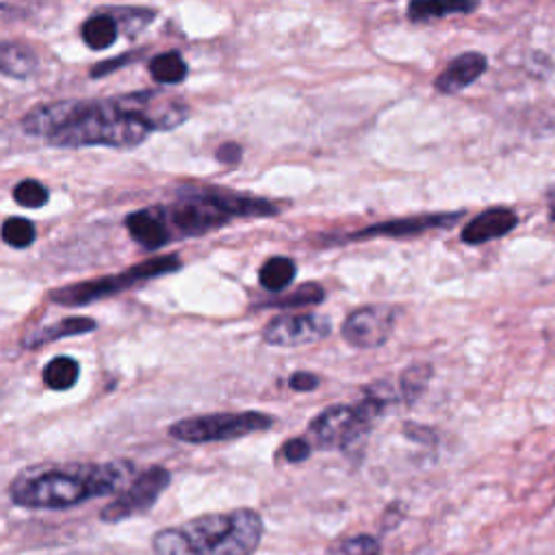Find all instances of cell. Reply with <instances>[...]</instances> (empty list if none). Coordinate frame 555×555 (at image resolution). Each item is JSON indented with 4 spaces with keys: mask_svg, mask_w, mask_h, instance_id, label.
I'll return each instance as SVG.
<instances>
[{
    "mask_svg": "<svg viewBox=\"0 0 555 555\" xmlns=\"http://www.w3.org/2000/svg\"><path fill=\"white\" fill-rule=\"evenodd\" d=\"M397 308L386 304H371L353 310L340 327L345 343L356 349H375L382 347L395 327Z\"/></svg>",
    "mask_w": 555,
    "mask_h": 555,
    "instance_id": "9",
    "label": "cell"
},
{
    "mask_svg": "<svg viewBox=\"0 0 555 555\" xmlns=\"http://www.w3.org/2000/svg\"><path fill=\"white\" fill-rule=\"evenodd\" d=\"M264 520L251 507L208 512L152 535L154 555H254Z\"/></svg>",
    "mask_w": 555,
    "mask_h": 555,
    "instance_id": "3",
    "label": "cell"
},
{
    "mask_svg": "<svg viewBox=\"0 0 555 555\" xmlns=\"http://www.w3.org/2000/svg\"><path fill=\"white\" fill-rule=\"evenodd\" d=\"M323 297H325L323 286L317 284V282H308V284H301L299 288H295L293 293L271 297V299H267V301L260 304V306L280 308V310H301V308H310V306L321 304Z\"/></svg>",
    "mask_w": 555,
    "mask_h": 555,
    "instance_id": "20",
    "label": "cell"
},
{
    "mask_svg": "<svg viewBox=\"0 0 555 555\" xmlns=\"http://www.w3.org/2000/svg\"><path fill=\"white\" fill-rule=\"evenodd\" d=\"M0 236L7 245H11L15 249H24V247L33 245L37 230H35L33 221H28L24 217H9L0 228Z\"/></svg>",
    "mask_w": 555,
    "mask_h": 555,
    "instance_id": "24",
    "label": "cell"
},
{
    "mask_svg": "<svg viewBox=\"0 0 555 555\" xmlns=\"http://www.w3.org/2000/svg\"><path fill=\"white\" fill-rule=\"evenodd\" d=\"M238 154H241V147L236 143H223L219 150H217V158L223 160V163H236L238 160Z\"/></svg>",
    "mask_w": 555,
    "mask_h": 555,
    "instance_id": "29",
    "label": "cell"
},
{
    "mask_svg": "<svg viewBox=\"0 0 555 555\" xmlns=\"http://www.w3.org/2000/svg\"><path fill=\"white\" fill-rule=\"evenodd\" d=\"M273 427V418L264 412H219L180 418L169 425V436L189 444L236 440Z\"/></svg>",
    "mask_w": 555,
    "mask_h": 555,
    "instance_id": "7",
    "label": "cell"
},
{
    "mask_svg": "<svg viewBox=\"0 0 555 555\" xmlns=\"http://www.w3.org/2000/svg\"><path fill=\"white\" fill-rule=\"evenodd\" d=\"M39 59L33 48L20 41H0V74L24 80L37 72Z\"/></svg>",
    "mask_w": 555,
    "mask_h": 555,
    "instance_id": "16",
    "label": "cell"
},
{
    "mask_svg": "<svg viewBox=\"0 0 555 555\" xmlns=\"http://www.w3.org/2000/svg\"><path fill=\"white\" fill-rule=\"evenodd\" d=\"M546 204H548V217H551V221L555 223V189H551V191L546 193Z\"/></svg>",
    "mask_w": 555,
    "mask_h": 555,
    "instance_id": "30",
    "label": "cell"
},
{
    "mask_svg": "<svg viewBox=\"0 0 555 555\" xmlns=\"http://www.w3.org/2000/svg\"><path fill=\"white\" fill-rule=\"evenodd\" d=\"M180 269V260L178 256H163V258H152V260H143L130 269H124L119 273L113 275H102L95 280H87V282H74L61 288L50 291L48 299L59 304V306H67V308H76V306H87L93 301H100L104 297L117 295L121 291H128L141 282H147L152 278L165 275V273H173Z\"/></svg>",
    "mask_w": 555,
    "mask_h": 555,
    "instance_id": "6",
    "label": "cell"
},
{
    "mask_svg": "<svg viewBox=\"0 0 555 555\" xmlns=\"http://www.w3.org/2000/svg\"><path fill=\"white\" fill-rule=\"evenodd\" d=\"M518 223V215L512 208L505 206H494L477 217H473L460 232L462 243L466 245H481L488 241H494L507 232H512Z\"/></svg>",
    "mask_w": 555,
    "mask_h": 555,
    "instance_id": "12",
    "label": "cell"
},
{
    "mask_svg": "<svg viewBox=\"0 0 555 555\" xmlns=\"http://www.w3.org/2000/svg\"><path fill=\"white\" fill-rule=\"evenodd\" d=\"M171 473L165 466H150L134 475V479L117 492V496L100 509L102 522H121L126 518L145 514L154 507L158 496L169 488Z\"/></svg>",
    "mask_w": 555,
    "mask_h": 555,
    "instance_id": "8",
    "label": "cell"
},
{
    "mask_svg": "<svg viewBox=\"0 0 555 555\" xmlns=\"http://www.w3.org/2000/svg\"><path fill=\"white\" fill-rule=\"evenodd\" d=\"M295 273H297V267H295V262L291 258L273 256V258H269L260 267L258 280H260L262 288H267L271 293H280V291H284L293 282Z\"/></svg>",
    "mask_w": 555,
    "mask_h": 555,
    "instance_id": "19",
    "label": "cell"
},
{
    "mask_svg": "<svg viewBox=\"0 0 555 555\" xmlns=\"http://www.w3.org/2000/svg\"><path fill=\"white\" fill-rule=\"evenodd\" d=\"M431 375H434L431 364H427V362L410 364L408 369H403V373L399 377V397L408 405L416 403L423 397V392L427 390V384H429Z\"/></svg>",
    "mask_w": 555,
    "mask_h": 555,
    "instance_id": "21",
    "label": "cell"
},
{
    "mask_svg": "<svg viewBox=\"0 0 555 555\" xmlns=\"http://www.w3.org/2000/svg\"><path fill=\"white\" fill-rule=\"evenodd\" d=\"M98 327V323L89 317H67L61 319L56 323L50 325H41L37 330H30L28 334H24L22 338V347L24 349H37L43 347L48 343H54L59 338H67V336H78V334H89Z\"/></svg>",
    "mask_w": 555,
    "mask_h": 555,
    "instance_id": "15",
    "label": "cell"
},
{
    "mask_svg": "<svg viewBox=\"0 0 555 555\" xmlns=\"http://www.w3.org/2000/svg\"><path fill=\"white\" fill-rule=\"evenodd\" d=\"M312 453V447L306 438H291L282 444V457L291 464H299L304 460H308Z\"/></svg>",
    "mask_w": 555,
    "mask_h": 555,
    "instance_id": "27",
    "label": "cell"
},
{
    "mask_svg": "<svg viewBox=\"0 0 555 555\" xmlns=\"http://www.w3.org/2000/svg\"><path fill=\"white\" fill-rule=\"evenodd\" d=\"M319 382L321 379L314 373H308V371H297V373H293L288 377V386L293 390H297V392H310V390H314L319 386Z\"/></svg>",
    "mask_w": 555,
    "mask_h": 555,
    "instance_id": "28",
    "label": "cell"
},
{
    "mask_svg": "<svg viewBox=\"0 0 555 555\" xmlns=\"http://www.w3.org/2000/svg\"><path fill=\"white\" fill-rule=\"evenodd\" d=\"M334 555H382V544L375 535L358 533L336 544Z\"/></svg>",
    "mask_w": 555,
    "mask_h": 555,
    "instance_id": "25",
    "label": "cell"
},
{
    "mask_svg": "<svg viewBox=\"0 0 555 555\" xmlns=\"http://www.w3.org/2000/svg\"><path fill=\"white\" fill-rule=\"evenodd\" d=\"M397 399L386 382H375L364 388L362 399L353 405H330L321 410L308 425V434L321 449H349L362 440L373 421Z\"/></svg>",
    "mask_w": 555,
    "mask_h": 555,
    "instance_id": "5",
    "label": "cell"
},
{
    "mask_svg": "<svg viewBox=\"0 0 555 555\" xmlns=\"http://www.w3.org/2000/svg\"><path fill=\"white\" fill-rule=\"evenodd\" d=\"M462 212H440V215H418V217H403V219H392L384 223H375L369 228H362L353 234H349V241H360V238H373V236H410V234H421L431 228H447L449 223L457 221Z\"/></svg>",
    "mask_w": 555,
    "mask_h": 555,
    "instance_id": "11",
    "label": "cell"
},
{
    "mask_svg": "<svg viewBox=\"0 0 555 555\" xmlns=\"http://www.w3.org/2000/svg\"><path fill=\"white\" fill-rule=\"evenodd\" d=\"M189 115L186 104L158 91L111 100H65L37 104L22 117V130L54 147H134L156 130H171Z\"/></svg>",
    "mask_w": 555,
    "mask_h": 555,
    "instance_id": "1",
    "label": "cell"
},
{
    "mask_svg": "<svg viewBox=\"0 0 555 555\" xmlns=\"http://www.w3.org/2000/svg\"><path fill=\"white\" fill-rule=\"evenodd\" d=\"M132 475L124 460L76 464L20 473L9 486V499L24 509H67L85 501L115 494Z\"/></svg>",
    "mask_w": 555,
    "mask_h": 555,
    "instance_id": "2",
    "label": "cell"
},
{
    "mask_svg": "<svg viewBox=\"0 0 555 555\" xmlns=\"http://www.w3.org/2000/svg\"><path fill=\"white\" fill-rule=\"evenodd\" d=\"M80 364L69 356L52 358L43 369V382L52 390H67L78 382Z\"/></svg>",
    "mask_w": 555,
    "mask_h": 555,
    "instance_id": "22",
    "label": "cell"
},
{
    "mask_svg": "<svg viewBox=\"0 0 555 555\" xmlns=\"http://www.w3.org/2000/svg\"><path fill=\"white\" fill-rule=\"evenodd\" d=\"M330 330H332V323L325 317H319L312 312H297V314L284 312L273 317L264 325L262 338L275 347H299V345H308L325 338Z\"/></svg>",
    "mask_w": 555,
    "mask_h": 555,
    "instance_id": "10",
    "label": "cell"
},
{
    "mask_svg": "<svg viewBox=\"0 0 555 555\" xmlns=\"http://www.w3.org/2000/svg\"><path fill=\"white\" fill-rule=\"evenodd\" d=\"M13 199L24 208H41L48 202V189L39 180H22L13 189Z\"/></svg>",
    "mask_w": 555,
    "mask_h": 555,
    "instance_id": "26",
    "label": "cell"
},
{
    "mask_svg": "<svg viewBox=\"0 0 555 555\" xmlns=\"http://www.w3.org/2000/svg\"><path fill=\"white\" fill-rule=\"evenodd\" d=\"M126 230L145 249H158L171 238L158 210H150V208L130 212L126 217Z\"/></svg>",
    "mask_w": 555,
    "mask_h": 555,
    "instance_id": "14",
    "label": "cell"
},
{
    "mask_svg": "<svg viewBox=\"0 0 555 555\" xmlns=\"http://www.w3.org/2000/svg\"><path fill=\"white\" fill-rule=\"evenodd\" d=\"M278 212L280 208L262 197L219 189L186 191L167 210L158 208L169 236H199L215 228H223L236 217H269Z\"/></svg>",
    "mask_w": 555,
    "mask_h": 555,
    "instance_id": "4",
    "label": "cell"
},
{
    "mask_svg": "<svg viewBox=\"0 0 555 555\" xmlns=\"http://www.w3.org/2000/svg\"><path fill=\"white\" fill-rule=\"evenodd\" d=\"M150 76L154 78V82L158 85H178L186 78V63L180 56V52L171 50V52H160L156 56L150 59Z\"/></svg>",
    "mask_w": 555,
    "mask_h": 555,
    "instance_id": "18",
    "label": "cell"
},
{
    "mask_svg": "<svg viewBox=\"0 0 555 555\" xmlns=\"http://www.w3.org/2000/svg\"><path fill=\"white\" fill-rule=\"evenodd\" d=\"M117 33H119V26L111 13H95V15L87 17L80 26L82 41L91 50L111 48L117 41Z\"/></svg>",
    "mask_w": 555,
    "mask_h": 555,
    "instance_id": "17",
    "label": "cell"
},
{
    "mask_svg": "<svg viewBox=\"0 0 555 555\" xmlns=\"http://www.w3.org/2000/svg\"><path fill=\"white\" fill-rule=\"evenodd\" d=\"M488 67V59L481 52H462L457 54L434 80L436 91L440 93H457L473 85Z\"/></svg>",
    "mask_w": 555,
    "mask_h": 555,
    "instance_id": "13",
    "label": "cell"
},
{
    "mask_svg": "<svg viewBox=\"0 0 555 555\" xmlns=\"http://www.w3.org/2000/svg\"><path fill=\"white\" fill-rule=\"evenodd\" d=\"M477 9V2H412L408 7V17L412 22L440 20L453 13H470Z\"/></svg>",
    "mask_w": 555,
    "mask_h": 555,
    "instance_id": "23",
    "label": "cell"
}]
</instances>
